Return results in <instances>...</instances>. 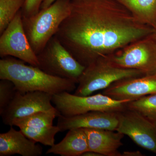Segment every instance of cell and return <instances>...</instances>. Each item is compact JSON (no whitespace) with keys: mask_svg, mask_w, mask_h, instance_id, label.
I'll list each match as a JSON object with an SVG mask.
<instances>
[{"mask_svg":"<svg viewBox=\"0 0 156 156\" xmlns=\"http://www.w3.org/2000/svg\"><path fill=\"white\" fill-rule=\"evenodd\" d=\"M19 128L29 139L50 147L55 144V135L60 132V129L57 126L43 127H23Z\"/></svg>","mask_w":156,"mask_h":156,"instance_id":"obj_18","label":"cell"},{"mask_svg":"<svg viewBox=\"0 0 156 156\" xmlns=\"http://www.w3.org/2000/svg\"><path fill=\"white\" fill-rule=\"evenodd\" d=\"M56 0H44L41 6V9H45L51 5Z\"/></svg>","mask_w":156,"mask_h":156,"instance_id":"obj_24","label":"cell"},{"mask_svg":"<svg viewBox=\"0 0 156 156\" xmlns=\"http://www.w3.org/2000/svg\"><path fill=\"white\" fill-rule=\"evenodd\" d=\"M37 56L38 67L53 76L78 83L86 67L80 63L56 37H52Z\"/></svg>","mask_w":156,"mask_h":156,"instance_id":"obj_6","label":"cell"},{"mask_svg":"<svg viewBox=\"0 0 156 156\" xmlns=\"http://www.w3.org/2000/svg\"><path fill=\"white\" fill-rule=\"evenodd\" d=\"M144 75L139 70L120 67L111 60L101 57L86 67L74 94L80 96L91 95L98 90L106 89L117 81Z\"/></svg>","mask_w":156,"mask_h":156,"instance_id":"obj_4","label":"cell"},{"mask_svg":"<svg viewBox=\"0 0 156 156\" xmlns=\"http://www.w3.org/2000/svg\"><path fill=\"white\" fill-rule=\"evenodd\" d=\"M12 56L38 67L37 56L26 34L22 21L21 9L10 22L0 37L1 58Z\"/></svg>","mask_w":156,"mask_h":156,"instance_id":"obj_7","label":"cell"},{"mask_svg":"<svg viewBox=\"0 0 156 156\" xmlns=\"http://www.w3.org/2000/svg\"><path fill=\"white\" fill-rule=\"evenodd\" d=\"M25 0H0V34L2 33L25 3Z\"/></svg>","mask_w":156,"mask_h":156,"instance_id":"obj_20","label":"cell"},{"mask_svg":"<svg viewBox=\"0 0 156 156\" xmlns=\"http://www.w3.org/2000/svg\"><path fill=\"white\" fill-rule=\"evenodd\" d=\"M53 95L41 91L22 94L17 91L13 100L1 115L5 125L12 126L17 118L29 115L37 112L49 111L56 108L52 104Z\"/></svg>","mask_w":156,"mask_h":156,"instance_id":"obj_9","label":"cell"},{"mask_svg":"<svg viewBox=\"0 0 156 156\" xmlns=\"http://www.w3.org/2000/svg\"><path fill=\"white\" fill-rule=\"evenodd\" d=\"M126 108L138 112L156 125V94L129 101Z\"/></svg>","mask_w":156,"mask_h":156,"instance_id":"obj_19","label":"cell"},{"mask_svg":"<svg viewBox=\"0 0 156 156\" xmlns=\"http://www.w3.org/2000/svg\"><path fill=\"white\" fill-rule=\"evenodd\" d=\"M59 114L56 109L37 112L27 116L17 118L13 121L12 126L21 127H43L53 126V122Z\"/></svg>","mask_w":156,"mask_h":156,"instance_id":"obj_16","label":"cell"},{"mask_svg":"<svg viewBox=\"0 0 156 156\" xmlns=\"http://www.w3.org/2000/svg\"><path fill=\"white\" fill-rule=\"evenodd\" d=\"M82 156H102L100 154L95 152L94 151H88L82 154Z\"/></svg>","mask_w":156,"mask_h":156,"instance_id":"obj_25","label":"cell"},{"mask_svg":"<svg viewBox=\"0 0 156 156\" xmlns=\"http://www.w3.org/2000/svg\"><path fill=\"white\" fill-rule=\"evenodd\" d=\"M111 61L120 67L139 70L145 75L156 74V50L145 44L131 47Z\"/></svg>","mask_w":156,"mask_h":156,"instance_id":"obj_12","label":"cell"},{"mask_svg":"<svg viewBox=\"0 0 156 156\" xmlns=\"http://www.w3.org/2000/svg\"><path fill=\"white\" fill-rule=\"evenodd\" d=\"M18 58L7 56L0 60V79L14 83L17 91L22 94L41 91L51 95L71 92L76 88L72 80L47 73L37 66L28 65Z\"/></svg>","mask_w":156,"mask_h":156,"instance_id":"obj_2","label":"cell"},{"mask_svg":"<svg viewBox=\"0 0 156 156\" xmlns=\"http://www.w3.org/2000/svg\"><path fill=\"white\" fill-rule=\"evenodd\" d=\"M119 120L116 131L156 154V125L138 112L127 108L119 112Z\"/></svg>","mask_w":156,"mask_h":156,"instance_id":"obj_8","label":"cell"},{"mask_svg":"<svg viewBox=\"0 0 156 156\" xmlns=\"http://www.w3.org/2000/svg\"><path fill=\"white\" fill-rule=\"evenodd\" d=\"M88 151V140L84 128H73L68 130L64 138L51 147L46 154L62 156H80Z\"/></svg>","mask_w":156,"mask_h":156,"instance_id":"obj_15","label":"cell"},{"mask_svg":"<svg viewBox=\"0 0 156 156\" xmlns=\"http://www.w3.org/2000/svg\"><path fill=\"white\" fill-rule=\"evenodd\" d=\"M87 134L89 151L102 156H121L119 148L124 134L107 129L84 128Z\"/></svg>","mask_w":156,"mask_h":156,"instance_id":"obj_14","label":"cell"},{"mask_svg":"<svg viewBox=\"0 0 156 156\" xmlns=\"http://www.w3.org/2000/svg\"><path fill=\"white\" fill-rule=\"evenodd\" d=\"M44 0H25L21 9L23 17H30L37 14Z\"/></svg>","mask_w":156,"mask_h":156,"instance_id":"obj_22","label":"cell"},{"mask_svg":"<svg viewBox=\"0 0 156 156\" xmlns=\"http://www.w3.org/2000/svg\"><path fill=\"white\" fill-rule=\"evenodd\" d=\"M71 9V0H56L35 15L30 17L22 16L26 34L37 55L56 34L61 23L69 15Z\"/></svg>","mask_w":156,"mask_h":156,"instance_id":"obj_3","label":"cell"},{"mask_svg":"<svg viewBox=\"0 0 156 156\" xmlns=\"http://www.w3.org/2000/svg\"><path fill=\"white\" fill-rule=\"evenodd\" d=\"M129 100H116L98 94L80 96L68 92L54 94L52 102L59 115L71 117L92 111L119 112L126 109Z\"/></svg>","mask_w":156,"mask_h":156,"instance_id":"obj_5","label":"cell"},{"mask_svg":"<svg viewBox=\"0 0 156 156\" xmlns=\"http://www.w3.org/2000/svg\"><path fill=\"white\" fill-rule=\"evenodd\" d=\"M134 14L154 26L156 21V0H119Z\"/></svg>","mask_w":156,"mask_h":156,"instance_id":"obj_17","label":"cell"},{"mask_svg":"<svg viewBox=\"0 0 156 156\" xmlns=\"http://www.w3.org/2000/svg\"><path fill=\"white\" fill-rule=\"evenodd\" d=\"M123 156H142V153L139 151H125L122 154Z\"/></svg>","mask_w":156,"mask_h":156,"instance_id":"obj_23","label":"cell"},{"mask_svg":"<svg viewBox=\"0 0 156 156\" xmlns=\"http://www.w3.org/2000/svg\"><path fill=\"white\" fill-rule=\"evenodd\" d=\"M71 9L55 36L87 67L111 50L150 34L119 0H71Z\"/></svg>","mask_w":156,"mask_h":156,"instance_id":"obj_1","label":"cell"},{"mask_svg":"<svg viewBox=\"0 0 156 156\" xmlns=\"http://www.w3.org/2000/svg\"><path fill=\"white\" fill-rule=\"evenodd\" d=\"M102 94L115 100L130 101L156 94V74L117 81L104 89Z\"/></svg>","mask_w":156,"mask_h":156,"instance_id":"obj_10","label":"cell"},{"mask_svg":"<svg viewBox=\"0 0 156 156\" xmlns=\"http://www.w3.org/2000/svg\"><path fill=\"white\" fill-rule=\"evenodd\" d=\"M119 112L92 111L71 117L58 116L57 126L60 131L73 128H93L115 131Z\"/></svg>","mask_w":156,"mask_h":156,"instance_id":"obj_11","label":"cell"},{"mask_svg":"<svg viewBox=\"0 0 156 156\" xmlns=\"http://www.w3.org/2000/svg\"><path fill=\"white\" fill-rule=\"evenodd\" d=\"M23 133L11 126L10 130L0 134V156L19 154L22 156H39L43 148Z\"/></svg>","mask_w":156,"mask_h":156,"instance_id":"obj_13","label":"cell"},{"mask_svg":"<svg viewBox=\"0 0 156 156\" xmlns=\"http://www.w3.org/2000/svg\"><path fill=\"white\" fill-rule=\"evenodd\" d=\"M17 89L12 81L6 79L0 81V115L3 113L13 100Z\"/></svg>","mask_w":156,"mask_h":156,"instance_id":"obj_21","label":"cell"}]
</instances>
